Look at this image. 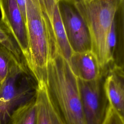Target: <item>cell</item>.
<instances>
[{
    "instance_id": "cell-1",
    "label": "cell",
    "mask_w": 124,
    "mask_h": 124,
    "mask_svg": "<svg viewBox=\"0 0 124 124\" xmlns=\"http://www.w3.org/2000/svg\"><path fill=\"white\" fill-rule=\"evenodd\" d=\"M44 83L52 105L66 124H86L78 78L57 52L48 62Z\"/></svg>"
},
{
    "instance_id": "cell-2",
    "label": "cell",
    "mask_w": 124,
    "mask_h": 124,
    "mask_svg": "<svg viewBox=\"0 0 124 124\" xmlns=\"http://www.w3.org/2000/svg\"><path fill=\"white\" fill-rule=\"evenodd\" d=\"M88 28L92 51L105 76L115 65L109 52L108 37L117 11L124 0H71Z\"/></svg>"
},
{
    "instance_id": "cell-3",
    "label": "cell",
    "mask_w": 124,
    "mask_h": 124,
    "mask_svg": "<svg viewBox=\"0 0 124 124\" xmlns=\"http://www.w3.org/2000/svg\"><path fill=\"white\" fill-rule=\"evenodd\" d=\"M30 63L28 70L37 84L44 82L48 62L55 54L49 21L34 0H26L25 24Z\"/></svg>"
},
{
    "instance_id": "cell-4",
    "label": "cell",
    "mask_w": 124,
    "mask_h": 124,
    "mask_svg": "<svg viewBox=\"0 0 124 124\" xmlns=\"http://www.w3.org/2000/svg\"><path fill=\"white\" fill-rule=\"evenodd\" d=\"M37 84L27 68L17 67L0 85V124H12L14 112L35 98Z\"/></svg>"
},
{
    "instance_id": "cell-5",
    "label": "cell",
    "mask_w": 124,
    "mask_h": 124,
    "mask_svg": "<svg viewBox=\"0 0 124 124\" xmlns=\"http://www.w3.org/2000/svg\"><path fill=\"white\" fill-rule=\"evenodd\" d=\"M105 77L93 81L78 78L86 124H102L109 103L104 88Z\"/></svg>"
},
{
    "instance_id": "cell-6",
    "label": "cell",
    "mask_w": 124,
    "mask_h": 124,
    "mask_svg": "<svg viewBox=\"0 0 124 124\" xmlns=\"http://www.w3.org/2000/svg\"><path fill=\"white\" fill-rule=\"evenodd\" d=\"M61 18L73 52L92 50L90 36L86 24L71 0H60Z\"/></svg>"
},
{
    "instance_id": "cell-7",
    "label": "cell",
    "mask_w": 124,
    "mask_h": 124,
    "mask_svg": "<svg viewBox=\"0 0 124 124\" xmlns=\"http://www.w3.org/2000/svg\"><path fill=\"white\" fill-rule=\"evenodd\" d=\"M0 20L19 49L28 70L30 63L24 20L16 0H0Z\"/></svg>"
},
{
    "instance_id": "cell-8",
    "label": "cell",
    "mask_w": 124,
    "mask_h": 124,
    "mask_svg": "<svg viewBox=\"0 0 124 124\" xmlns=\"http://www.w3.org/2000/svg\"><path fill=\"white\" fill-rule=\"evenodd\" d=\"M68 63L74 75L81 80L93 81L105 77L92 50L73 52Z\"/></svg>"
},
{
    "instance_id": "cell-9",
    "label": "cell",
    "mask_w": 124,
    "mask_h": 124,
    "mask_svg": "<svg viewBox=\"0 0 124 124\" xmlns=\"http://www.w3.org/2000/svg\"><path fill=\"white\" fill-rule=\"evenodd\" d=\"M124 76L123 67L113 66L106 76L104 88L109 106L124 116Z\"/></svg>"
},
{
    "instance_id": "cell-10",
    "label": "cell",
    "mask_w": 124,
    "mask_h": 124,
    "mask_svg": "<svg viewBox=\"0 0 124 124\" xmlns=\"http://www.w3.org/2000/svg\"><path fill=\"white\" fill-rule=\"evenodd\" d=\"M36 124H66L52 105L44 82L37 84Z\"/></svg>"
},
{
    "instance_id": "cell-11",
    "label": "cell",
    "mask_w": 124,
    "mask_h": 124,
    "mask_svg": "<svg viewBox=\"0 0 124 124\" xmlns=\"http://www.w3.org/2000/svg\"><path fill=\"white\" fill-rule=\"evenodd\" d=\"M50 26L55 43V53H58L68 62L73 52L68 42L61 18L59 2L54 7Z\"/></svg>"
},
{
    "instance_id": "cell-12",
    "label": "cell",
    "mask_w": 124,
    "mask_h": 124,
    "mask_svg": "<svg viewBox=\"0 0 124 124\" xmlns=\"http://www.w3.org/2000/svg\"><path fill=\"white\" fill-rule=\"evenodd\" d=\"M36 97L19 107L14 112L12 124H36Z\"/></svg>"
},
{
    "instance_id": "cell-13",
    "label": "cell",
    "mask_w": 124,
    "mask_h": 124,
    "mask_svg": "<svg viewBox=\"0 0 124 124\" xmlns=\"http://www.w3.org/2000/svg\"><path fill=\"white\" fill-rule=\"evenodd\" d=\"M17 67L27 68L0 42V84H1L8 75Z\"/></svg>"
},
{
    "instance_id": "cell-14",
    "label": "cell",
    "mask_w": 124,
    "mask_h": 124,
    "mask_svg": "<svg viewBox=\"0 0 124 124\" xmlns=\"http://www.w3.org/2000/svg\"><path fill=\"white\" fill-rule=\"evenodd\" d=\"M0 42L7 48L15 57L17 60L24 65L21 53L16 43L10 35L0 19Z\"/></svg>"
},
{
    "instance_id": "cell-15",
    "label": "cell",
    "mask_w": 124,
    "mask_h": 124,
    "mask_svg": "<svg viewBox=\"0 0 124 124\" xmlns=\"http://www.w3.org/2000/svg\"><path fill=\"white\" fill-rule=\"evenodd\" d=\"M48 19L50 24L54 7L60 0H34Z\"/></svg>"
},
{
    "instance_id": "cell-16",
    "label": "cell",
    "mask_w": 124,
    "mask_h": 124,
    "mask_svg": "<svg viewBox=\"0 0 124 124\" xmlns=\"http://www.w3.org/2000/svg\"><path fill=\"white\" fill-rule=\"evenodd\" d=\"M124 118L109 105L106 117L102 124H124Z\"/></svg>"
},
{
    "instance_id": "cell-17",
    "label": "cell",
    "mask_w": 124,
    "mask_h": 124,
    "mask_svg": "<svg viewBox=\"0 0 124 124\" xmlns=\"http://www.w3.org/2000/svg\"></svg>"
}]
</instances>
